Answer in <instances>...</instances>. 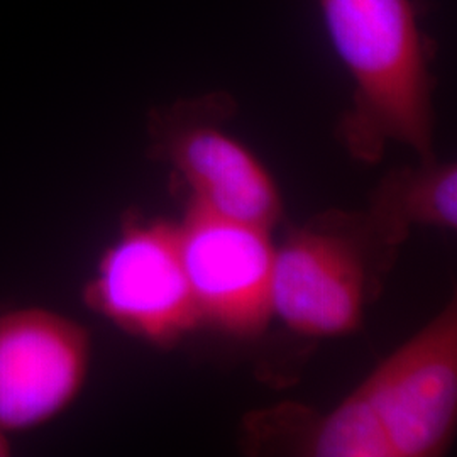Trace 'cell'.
Masks as SVG:
<instances>
[{"label": "cell", "instance_id": "cell-2", "mask_svg": "<svg viewBox=\"0 0 457 457\" xmlns=\"http://www.w3.org/2000/svg\"><path fill=\"white\" fill-rule=\"evenodd\" d=\"M327 34L353 80L336 136L361 163L392 143L434 158L436 39L420 26L417 0H319Z\"/></svg>", "mask_w": 457, "mask_h": 457}, {"label": "cell", "instance_id": "cell-4", "mask_svg": "<svg viewBox=\"0 0 457 457\" xmlns=\"http://www.w3.org/2000/svg\"><path fill=\"white\" fill-rule=\"evenodd\" d=\"M236 112V98L226 92L153 109L147 119L151 153L188 185L192 202L271 228L281 217V195L260 158L228 131Z\"/></svg>", "mask_w": 457, "mask_h": 457}, {"label": "cell", "instance_id": "cell-9", "mask_svg": "<svg viewBox=\"0 0 457 457\" xmlns=\"http://www.w3.org/2000/svg\"><path fill=\"white\" fill-rule=\"evenodd\" d=\"M11 454H12L11 439L0 432V457L11 456Z\"/></svg>", "mask_w": 457, "mask_h": 457}, {"label": "cell", "instance_id": "cell-5", "mask_svg": "<svg viewBox=\"0 0 457 457\" xmlns=\"http://www.w3.org/2000/svg\"><path fill=\"white\" fill-rule=\"evenodd\" d=\"M83 302L119 330L156 347L175 345L202 327L179 224L137 217L124 222L85 283Z\"/></svg>", "mask_w": 457, "mask_h": 457}, {"label": "cell", "instance_id": "cell-6", "mask_svg": "<svg viewBox=\"0 0 457 457\" xmlns=\"http://www.w3.org/2000/svg\"><path fill=\"white\" fill-rule=\"evenodd\" d=\"M271 228L212 212L190 200L179 222L180 251L202 326L249 339L273 319L277 245Z\"/></svg>", "mask_w": 457, "mask_h": 457}, {"label": "cell", "instance_id": "cell-3", "mask_svg": "<svg viewBox=\"0 0 457 457\" xmlns=\"http://www.w3.org/2000/svg\"><path fill=\"white\" fill-rule=\"evenodd\" d=\"M396 251L366 212L332 209L315 215L275 251L273 317L311 337L358 330Z\"/></svg>", "mask_w": 457, "mask_h": 457}, {"label": "cell", "instance_id": "cell-1", "mask_svg": "<svg viewBox=\"0 0 457 457\" xmlns=\"http://www.w3.org/2000/svg\"><path fill=\"white\" fill-rule=\"evenodd\" d=\"M457 422L453 296L327 415L295 403L251 413V449L305 457H439Z\"/></svg>", "mask_w": 457, "mask_h": 457}, {"label": "cell", "instance_id": "cell-8", "mask_svg": "<svg viewBox=\"0 0 457 457\" xmlns=\"http://www.w3.org/2000/svg\"><path fill=\"white\" fill-rule=\"evenodd\" d=\"M366 213L396 249L413 228L456 230V163L434 156L395 168L376 185Z\"/></svg>", "mask_w": 457, "mask_h": 457}, {"label": "cell", "instance_id": "cell-7", "mask_svg": "<svg viewBox=\"0 0 457 457\" xmlns=\"http://www.w3.org/2000/svg\"><path fill=\"white\" fill-rule=\"evenodd\" d=\"M92 339L77 320L45 307L0 312V432L41 428L83 392Z\"/></svg>", "mask_w": 457, "mask_h": 457}]
</instances>
